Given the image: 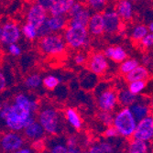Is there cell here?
Wrapping results in <instances>:
<instances>
[{
	"mask_svg": "<svg viewBox=\"0 0 153 153\" xmlns=\"http://www.w3.org/2000/svg\"><path fill=\"white\" fill-rule=\"evenodd\" d=\"M7 127L14 131L21 130L34 122L33 111L30 106L15 103L10 105L9 112L6 117Z\"/></svg>",
	"mask_w": 153,
	"mask_h": 153,
	"instance_id": "obj_1",
	"label": "cell"
},
{
	"mask_svg": "<svg viewBox=\"0 0 153 153\" xmlns=\"http://www.w3.org/2000/svg\"><path fill=\"white\" fill-rule=\"evenodd\" d=\"M114 126L119 134L125 137H129L134 135L137 124L130 108L125 107L119 111L114 118Z\"/></svg>",
	"mask_w": 153,
	"mask_h": 153,
	"instance_id": "obj_2",
	"label": "cell"
},
{
	"mask_svg": "<svg viewBox=\"0 0 153 153\" xmlns=\"http://www.w3.org/2000/svg\"><path fill=\"white\" fill-rule=\"evenodd\" d=\"M65 43L60 35L49 34L40 39L39 46L43 53L50 56H58L64 53Z\"/></svg>",
	"mask_w": 153,
	"mask_h": 153,
	"instance_id": "obj_3",
	"label": "cell"
},
{
	"mask_svg": "<svg viewBox=\"0 0 153 153\" xmlns=\"http://www.w3.org/2000/svg\"><path fill=\"white\" fill-rule=\"evenodd\" d=\"M88 30L82 26H69L65 30L64 39L68 46L73 49H79L87 45Z\"/></svg>",
	"mask_w": 153,
	"mask_h": 153,
	"instance_id": "obj_4",
	"label": "cell"
},
{
	"mask_svg": "<svg viewBox=\"0 0 153 153\" xmlns=\"http://www.w3.org/2000/svg\"><path fill=\"white\" fill-rule=\"evenodd\" d=\"M39 123L46 132L58 134L61 130V117L59 113L53 108H46L39 115Z\"/></svg>",
	"mask_w": 153,
	"mask_h": 153,
	"instance_id": "obj_5",
	"label": "cell"
},
{
	"mask_svg": "<svg viewBox=\"0 0 153 153\" xmlns=\"http://www.w3.org/2000/svg\"><path fill=\"white\" fill-rule=\"evenodd\" d=\"M20 31L18 25L14 22H7L3 25L0 30V39L4 44L10 45L19 39Z\"/></svg>",
	"mask_w": 153,
	"mask_h": 153,
	"instance_id": "obj_6",
	"label": "cell"
},
{
	"mask_svg": "<svg viewBox=\"0 0 153 153\" xmlns=\"http://www.w3.org/2000/svg\"><path fill=\"white\" fill-rule=\"evenodd\" d=\"M153 137V120L152 117H145L137 123L133 138L143 141H149Z\"/></svg>",
	"mask_w": 153,
	"mask_h": 153,
	"instance_id": "obj_7",
	"label": "cell"
},
{
	"mask_svg": "<svg viewBox=\"0 0 153 153\" xmlns=\"http://www.w3.org/2000/svg\"><path fill=\"white\" fill-rule=\"evenodd\" d=\"M47 19V9L39 4L33 5L30 8L27 16V23L32 24L38 30L44 25Z\"/></svg>",
	"mask_w": 153,
	"mask_h": 153,
	"instance_id": "obj_8",
	"label": "cell"
},
{
	"mask_svg": "<svg viewBox=\"0 0 153 153\" xmlns=\"http://www.w3.org/2000/svg\"><path fill=\"white\" fill-rule=\"evenodd\" d=\"M87 67L95 75L103 74L108 68V62L105 53L95 52L90 57L87 62Z\"/></svg>",
	"mask_w": 153,
	"mask_h": 153,
	"instance_id": "obj_9",
	"label": "cell"
},
{
	"mask_svg": "<svg viewBox=\"0 0 153 153\" xmlns=\"http://www.w3.org/2000/svg\"><path fill=\"white\" fill-rule=\"evenodd\" d=\"M117 101L118 94H117V93L112 89H106L99 94L97 104L102 111H108L109 112V111L114 109Z\"/></svg>",
	"mask_w": 153,
	"mask_h": 153,
	"instance_id": "obj_10",
	"label": "cell"
},
{
	"mask_svg": "<svg viewBox=\"0 0 153 153\" xmlns=\"http://www.w3.org/2000/svg\"><path fill=\"white\" fill-rule=\"evenodd\" d=\"M23 138L17 133H7L1 140V147L7 152H15L23 146Z\"/></svg>",
	"mask_w": 153,
	"mask_h": 153,
	"instance_id": "obj_11",
	"label": "cell"
},
{
	"mask_svg": "<svg viewBox=\"0 0 153 153\" xmlns=\"http://www.w3.org/2000/svg\"><path fill=\"white\" fill-rule=\"evenodd\" d=\"M105 22V32L114 34L118 31L121 25V18L117 11H106L103 14Z\"/></svg>",
	"mask_w": 153,
	"mask_h": 153,
	"instance_id": "obj_12",
	"label": "cell"
},
{
	"mask_svg": "<svg viewBox=\"0 0 153 153\" xmlns=\"http://www.w3.org/2000/svg\"><path fill=\"white\" fill-rule=\"evenodd\" d=\"M88 30L91 34L98 36L105 32V22L104 17L101 13H95L90 19L88 24Z\"/></svg>",
	"mask_w": 153,
	"mask_h": 153,
	"instance_id": "obj_13",
	"label": "cell"
},
{
	"mask_svg": "<svg viewBox=\"0 0 153 153\" xmlns=\"http://www.w3.org/2000/svg\"><path fill=\"white\" fill-rule=\"evenodd\" d=\"M74 4V0H58L49 10L51 16H63L64 14L69 13Z\"/></svg>",
	"mask_w": 153,
	"mask_h": 153,
	"instance_id": "obj_14",
	"label": "cell"
},
{
	"mask_svg": "<svg viewBox=\"0 0 153 153\" xmlns=\"http://www.w3.org/2000/svg\"><path fill=\"white\" fill-rule=\"evenodd\" d=\"M105 55L115 62H123L128 57L126 51L120 46L106 48L105 51Z\"/></svg>",
	"mask_w": 153,
	"mask_h": 153,
	"instance_id": "obj_15",
	"label": "cell"
},
{
	"mask_svg": "<svg viewBox=\"0 0 153 153\" xmlns=\"http://www.w3.org/2000/svg\"><path fill=\"white\" fill-rule=\"evenodd\" d=\"M25 135L30 138V140H39L42 136L44 135V128L41 126V124L39 122L34 121L31 123L30 126H27V128H24Z\"/></svg>",
	"mask_w": 153,
	"mask_h": 153,
	"instance_id": "obj_16",
	"label": "cell"
},
{
	"mask_svg": "<svg viewBox=\"0 0 153 153\" xmlns=\"http://www.w3.org/2000/svg\"><path fill=\"white\" fill-rule=\"evenodd\" d=\"M91 17L90 11L88 9L82 8L79 13L71 18L69 21V26H82L85 27H88Z\"/></svg>",
	"mask_w": 153,
	"mask_h": 153,
	"instance_id": "obj_17",
	"label": "cell"
},
{
	"mask_svg": "<svg viewBox=\"0 0 153 153\" xmlns=\"http://www.w3.org/2000/svg\"><path fill=\"white\" fill-rule=\"evenodd\" d=\"M117 12L124 20H129L133 15L132 4L129 0H119L117 4Z\"/></svg>",
	"mask_w": 153,
	"mask_h": 153,
	"instance_id": "obj_18",
	"label": "cell"
},
{
	"mask_svg": "<svg viewBox=\"0 0 153 153\" xmlns=\"http://www.w3.org/2000/svg\"><path fill=\"white\" fill-rule=\"evenodd\" d=\"M46 24L49 27L51 31H59L61 30H63L66 27L67 19L63 16H51V18L47 19Z\"/></svg>",
	"mask_w": 153,
	"mask_h": 153,
	"instance_id": "obj_19",
	"label": "cell"
},
{
	"mask_svg": "<svg viewBox=\"0 0 153 153\" xmlns=\"http://www.w3.org/2000/svg\"><path fill=\"white\" fill-rule=\"evenodd\" d=\"M149 77V72L147 68L144 66H137L136 69L129 74L126 75V80L128 82H135V81H142V80H147Z\"/></svg>",
	"mask_w": 153,
	"mask_h": 153,
	"instance_id": "obj_20",
	"label": "cell"
},
{
	"mask_svg": "<svg viewBox=\"0 0 153 153\" xmlns=\"http://www.w3.org/2000/svg\"><path fill=\"white\" fill-rule=\"evenodd\" d=\"M130 110L132 111L133 115L135 116L137 121L140 122V120L144 119L145 117H148V115L149 113V107L143 104H137V102L130 105Z\"/></svg>",
	"mask_w": 153,
	"mask_h": 153,
	"instance_id": "obj_21",
	"label": "cell"
},
{
	"mask_svg": "<svg viewBox=\"0 0 153 153\" xmlns=\"http://www.w3.org/2000/svg\"><path fill=\"white\" fill-rule=\"evenodd\" d=\"M137 100V94H132L129 90H123L118 94V101L125 106H130Z\"/></svg>",
	"mask_w": 153,
	"mask_h": 153,
	"instance_id": "obj_22",
	"label": "cell"
},
{
	"mask_svg": "<svg viewBox=\"0 0 153 153\" xmlns=\"http://www.w3.org/2000/svg\"><path fill=\"white\" fill-rule=\"evenodd\" d=\"M147 142L148 141L135 140L134 138L128 146V153H148L149 145Z\"/></svg>",
	"mask_w": 153,
	"mask_h": 153,
	"instance_id": "obj_23",
	"label": "cell"
},
{
	"mask_svg": "<svg viewBox=\"0 0 153 153\" xmlns=\"http://www.w3.org/2000/svg\"><path fill=\"white\" fill-rule=\"evenodd\" d=\"M66 118L74 128L76 129L81 128L82 121L78 113L76 112V110H74V108H68L66 110Z\"/></svg>",
	"mask_w": 153,
	"mask_h": 153,
	"instance_id": "obj_24",
	"label": "cell"
},
{
	"mask_svg": "<svg viewBox=\"0 0 153 153\" xmlns=\"http://www.w3.org/2000/svg\"><path fill=\"white\" fill-rule=\"evenodd\" d=\"M149 27L145 25H137L132 31V39L135 41H141L149 33Z\"/></svg>",
	"mask_w": 153,
	"mask_h": 153,
	"instance_id": "obj_25",
	"label": "cell"
},
{
	"mask_svg": "<svg viewBox=\"0 0 153 153\" xmlns=\"http://www.w3.org/2000/svg\"><path fill=\"white\" fill-rule=\"evenodd\" d=\"M137 66H140V65H138V62L137 60H134V59L126 60L123 62H121V65L119 67V71L122 74L127 75L128 74L132 72L134 69H136Z\"/></svg>",
	"mask_w": 153,
	"mask_h": 153,
	"instance_id": "obj_26",
	"label": "cell"
},
{
	"mask_svg": "<svg viewBox=\"0 0 153 153\" xmlns=\"http://www.w3.org/2000/svg\"><path fill=\"white\" fill-rule=\"evenodd\" d=\"M22 33L27 39L32 40L38 37V29H36V27L32 24L27 22V24H25L22 27Z\"/></svg>",
	"mask_w": 153,
	"mask_h": 153,
	"instance_id": "obj_27",
	"label": "cell"
},
{
	"mask_svg": "<svg viewBox=\"0 0 153 153\" xmlns=\"http://www.w3.org/2000/svg\"><path fill=\"white\" fill-rule=\"evenodd\" d=\"M60 82H61V79L59 77L53 76V75H48L42 81L43 85L49 90L55 89L60 85Z\"/></svg>",
	"mask_w": 153,
	"mask_h": 153,
	"instance_id": "obj_28",
	"label": "cell"
},
{
	"mask_svg": "<svg viewBox=\"0 0 153 153\" xmlns=\"http://www.w3.org/2000/svg\"><path fill=\"white\" fill-rule=\"evenodd\" d=\"M145 87H146V81L145 80L131 82L128 85V90L134 94H138Z\"/></svg>",
	"mask_w": 153,
	"mask_h": 153,
	"instance_id": "obj_29",
	"label": "cell"
},
{
	"mask_svg": "<svg viewBox=\"0 0 153 153\" xmlns=\"http://www.w3.org/2000/svg\"><path fill=\"white\" fill-rule=\"evenodd\" d=\"M43 80H41V78L39 74H32L26 79L25 85L27 86L29 88H37L41 85V82Z\"/></svg>",
	"mask_w": 153,
	"mask_h": 153,
	"instance_id": "obj_30",
	"label": "cell"
},
{
	"mask_svg": "<svg viewBox=\"0 0 153 153\" xmlns=\"http://www.w3.org/2000/svg\"><path fill=\"white\" fill-rule=\"evenodd\" d=\"M99 119L106 127H110L114 125V117L108 111H103V112H101V114L99 115Z\"/></svg>",
	"mask_w": 153,
	"mask_h": 153,
	"instance_id": "obj_31",
	"label": "cell"
},
{
	"mask_svg": "<svg viewBox=\"0 0 153 153\" xmlns=\"http://www.w3.org/2000/svg\"><path fill=\"white\" fill-rule=\"evenodd\" d=\"M50 153H69V149L67 147V144L58 142L51 146Z\"/></svg>",
	"mask_w": 153,
	"mask_h": 153,
	"instance_id": "obj_32",
	"label": "cell"
},
{
	"mask_svg": "<svg viewBox=\"0 0 153 153\" xmlns=\"http://www.w3.org/2000/svg\"><path fill=\"white\" fill-rule=\"evenodd\" d=\"M87 3L94 10H102L106 4V0H87Z\"/></svg>",
	"mask_w": 153,
	"mask_h": 153,
	"instance_id": "obj_33",
	"label": "cell"
},
{
	"mask_svg": "<svg viewBox=\"0 0 153 153\" xmlns=\"http://www.w3.org/2000/svg\"><path fill=\"white\" fill-rule=\"evenodd\" d=\"M105 137H117L118 135H120L119 134V132H118V130L117 129V128L114 126H110V127H108L105 130Z\"/></svg>",
	"mask_w": 153,
	"mask_h": 153,
	"instance_id": "obj_34",
	"label": "cell"
},
{
	"mask_svg": "<svg viewBox=\"0 0 153 153\" xmlns=\"http://www.w3.org/2000/svg\"><path fill=\"white\" fill-rule=\"evenodd\" d=\"M141 45L144 48H149L153 46V33L148 34L142 40H141Z\"/></svg>",
	"mask_w": 153,
	"mask_h": 153,
	"instance_id": "obj_35",
	"label": "cell"
},
{
	"mask_svg": "<svg viewBox=\"0 0 153 153\" xmlns=\"http://www.w3.org/2000/svg\"><path fill=\"white\" fill-rule=\"evenodd\" d=\"M58 0H37V4L42 6L47 10H50V8Z\"/></svg>",
	"mask_w": 153,
	"mask_h": 153,
	"instance_id": "obj_36",
	"label": "cell"
},
{
	"mask_svg": "<svg viewBox=\"0 0 153 153\" xmlns=\"http://www.w3.org/2000/svg\"><path fill=\"white\" fill-rule=\"evenodd\" d=\"M99 147L105 153H114V147L108 142H101Z\"/></svg>",
	"mask_w": 153,
	"mask_h": 153,
	"instance_id": "obj_37",
	"label": "cell"
},
{
	"mask_svg": "<svg viewBox=\"0 0 153 153\" xmlns=\"http://www.w3.org/2000/svg\"><path fill=\"white\" fill-rule=\"evenodd\" d=\"M8 51L10 52V54L14 55V56H19V55L21 53L20 48L17 44H15V43L8 45Z\"/></svg>",
	"mask_w": 153,
	"mask_h": 153,
	"instance_id": "obj_38",
	"label": "cell"
},
{
	"mask_svg": "<svg viewBox=\"0 0 153 153\" xmlns=\"http://www.w3.org/2000/svg\"><path fill=\"white\" fill-rule=\"evenodd\" d=\"M82 9V7L81 4H79V3H74V6L72 7V8L70 9V11H69L68 14H69V16H70V17L72 18V17H74V15H76L77 13H79Z\"/></svg>",
	"mask_w": 153,
	"mask_h": 153,
	"instance_id": "obj_39",
	"label": "cell"
},
{
	"mask_svg": "<svg viewBox=\"0 0 153 153\" xmlns=\"http://www.w3.org/2000/svg\"><path fill=\"white\" fill-rule=\"evenodd\" d=\"M86 61H87L86 57H85L82 53H78V54L75 55V57H74V62H75V63L78 64V65H82V64H85Z\"/></svg>",
	"mask_w": 153,
	"mask_h": 153,
	"instance_id": "obj_40",
	"label": "cell"
},
{
	"mask_svg": "<svg viewBox=\"0 0 153 153\" xmlns=\"http://www.w3.org/2000/svg\"><path fill=\"white\" fill-rule=\"evenodd\" d=\"M67 147H68V149H74V148H76V140H75L74 137L69 138L68 141H67Z\"/></svg>",
	"mask_w": 153,
	"mask_h": 153,
	"instance_id": "obj_41",
	"label": "cell"
},
{
	"mask_svg": "<svg viewBox=\"0 0 153 153\" xmlns=\"http://www.w3.org/2000/svg\"><path fill=\"white\" fill-rule=\"evenodd\" d=\"M88 153H105V152L101 149V148L99 147V145H97V146L91 147L90 149H89V151H88Z\"/></svg>",
	"mask_w": 153,
	"mask_h": 153,
	"instance_id": "obj_42",
	"label": "cell"
},
{
	"mask_svg": "<svg viewBox=\"0 0 153 153\" xmlns=\"http://www.w3.org/2000/svg\"><path fill=\"white\" fill-rule=\"evenodd\" d=\"M9 109H10V106H5L2 108V110H1V118L2 119H6V117L9 112Z\"/></svg>",
	"mask_w": 153,
	"mask_h": 153,
	"instance_id": "obj_43",
	"label": "cell"
},
{
	"mask_svg": "<svg viewBox=\"0 0 153 153\" xmlns=\"http://www.w3.org/2000/svg\"><path fill=\"white\" fill-rule=\"evenodd\" d=\"M0 80H1V82H0V89H1V91H3L4 88L6 87V85H7V82H6V79L4 77L3 74H0Z\"/></svg>",
	"mask_w": 153,
	"mask_h": 153,
	"instance_id": "obj_44",
	"label": "cell"
},
{
	"mask_svg": "<svg viewBox=\"0 0 153 153\" xmlns=\"http://www.w3.org/2000/svg\"><path fill=\"white\" fill-rule=\"evenodd\" d=\"M12 153H32V152L29 149H19L15 152H12Z\"/></svg>",
	"mask_w": 153,
	"mask_h": 153,
	"instance_id": "obj_45",
	"label": "cell"
},
{
	"mask_svg": "<svg viewBox=\"0 0 153 153\" xmlns=\"http://www.w3.org/2000/svg\"><path fill=\"white\" fill-rule=\"evenodd\" d=\"M69 153H82V152L76 147L74 149H69Z\"/></svg>",
	"mask_w": 153,
	"mask_h": 153,
	"instance_id": "obj_46",
	"label": "cell"
},
{
	"mask_svg": "<svg viewBox=\"0 0 153 153\" xmlns=\"http://www.w3.org/2000/svg\"><path fill=\"white\" fill-rule=\"evenodd\" d=\"M149 27V30L151 33H153V22H151V23L149 25V27Z\"/></svg>",
	"mask_w": 153,
	"mask_h": 153,
	"instance_id": "obj_47",
	"label": "cell"
},
{
	"mask_svg": "<svg viewBox=\"0 0 153 153\" xmlns=\"http://www.w3.org/2000/svg\"><path fill=\"white\" fill-rule=\"evenodd\" d=\"M151 108L153 109V99H152V102H151Z\"/></svg>",
	"mask_w": 153,
	"mask_h": 153,
	"instance_id": "obj_48",
	"label": "cell"
},
{
	"mask_svg": "<svg viewBox=\"0 0 153 153\" xmlns=\"http://www.w3.org/2000/svg\"><path fill=\"white\" fill-rule=\"evenodd\" d=\"M130 2H135V1H137V0H129Z\"/></svg>",
	"mask_w": 153,
	"mask_h": 153,
	"instance_id": "obj_49",
	"label": "cell"
},
{
	"mask_svg": "<svg viewBox=\"0 0 153 153\" xmlns=\"http://www.w3.org/2000/svg\"><path fill=\"white\" fill-rule=\"evenodd\" d=\"M151 117H152V120H153V114H152V116H151Z\"/></svg>",
	"mask_w": 153,
	"mask_h": 153,
	"instance_id": "obj_50",
	"label": "cell"
}]
</instances>
